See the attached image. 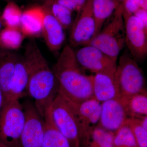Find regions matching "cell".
<instances>
[{
  "instance_id": "6da1fadb",
  "label": "cell",
  "mask_w": 147,
  "mask_h": 147,
  "mask_svg": "<svg viewBox=\"0 0 147 147\" xmlns=\"http://www.w3.org/2000/svg\"><path fill=\"white\" fill-rule=\"evenodd\" d=\"M24 57L28 72V94L34 99L36 108L44 119L59 94L57 81L34 40L27 44Z\"/></svg>"
},
{
  "instance_id": "7a4b0ae2",
  "label": "cell",
  "mask_w": 147,
  "mask_h": 147,
  "mask_svg": "<svg viewBox=\"0 0 147 147\" xmlns=\"http://www.w3.org/2000/svg\"><path fill=\"white\" fill-rule=\"evenodd\" d=\"M59 94L67 102L79 103L94 98L93 75H88L76 60L70 45L65 46L53 69Z\"/></svg>"
},
{
  "instance_id": "3957f363",
  "label": "cell",
  "mask_w": 147,
  "mask_h": 147,
  "mask_svg": "<svg viewBox=\"0 0 147 147\" xmlns=\"http://www.w3.org/2000/svg\"><path fill=\"white\" fill-rule=\"evenodd\" d=\"M106 21L88 45L97 47L117 62L125 45L124 22L121 3Z\"/></svg>"
},
{
  "instance_id": "277c9868",
  "label": "cell",
  "mask_w": 147,
  "mask_h": 147,
  "mask_svg": "<svg viewBox=\"0 0 147 147\" xmlns=\"http://www.w3.org/2000/svg\"><path fill=\"white\" fill-rule=\"evenodd\" d=\"M115 76L121 97L147 91L142 69L129 52H125L120 57Z\"/></svg>"
},
{
  "instance_id": "5b68a950",
  "label": "cell",
  "mask_w": 147,
  "mask_h": 147,
  "mask_svg": "<svg viewBox=\"0 0 147 147\" xmlns=\"http://www.w3.org/2000/svg\"><path fill=\"white\" fill-rule=\"evenodd\" d=\"M26 115L20 100L6 102L0 114V142L9 147H18Z\"/></svg>"
},
{
  "instance_id": "8992f818",
  "label": "cell",
  "mask_w": 147,
  "mask_h": 147,
  "mask_svg": "<svg viewBox=\"0 0 147 147\" xmlns=\"http://www.w3.org/2000/svg\"><path fill=\"white\" fill-rule=\"evenodd\" d=\"M55 125L72 147H79L80 134L78 121L71 105L59 94L50 108Z\"/></svg>"
},
{
  "instance_id": "52a82bcc",
  "label": "cell",
  "mask_w": 147,
  "mask_h": 147,
  "mask_svg": "<svg viewBox=\"0 0 147 147\" xmlns=\"http://www.w3.org/2000/svg\"><path fill=\"white\" fill-rule=\"evenodd\" d=\"M93 0H86L78 12L70 28V46L81 47L88 45L96 35V24L92 8Z\"/></svg>"
},
{
  "instance_id": "ba28073f",
  "label": "cell",
  "mask_w": 147,
  "mask_h": 147,
  "mask_svg": "<svg viewBox=\"0 0 147 147\" xmlns=\"http://www.w3.org/2000/svg\"><path fill=\"white\" fill-rule=\"evenodd\" d=\"M125 45L137 62L144 61L147 55V30L134 15L123 14Z\"/></svg>"
},
{
  "instance_id": "9c48e42d",
  "label": "cell",
  "mask_w": 147,
  "mask_h": 147,
  "mask_svg": "<svg viewBox=\"0 0 147 147\" xmlns=\"http://www.w3.org/2000/svg\"><path fill=\"white\" fill-rule=\"evenodd\" d=\"M24 106L26 121L18 147H41L44 135V119L34 104L28 101Z\"/></svg>"
},
{
  "instance_id": "30bf717a",
  "label": "cell",
  "mask_w": 147,
  "mask_h": 147,
  "mask_svg": "<svg viewBox=\"0 0 147 147\" xmlns=\"http://www.w3.org/2000/svg\"><path fill=\"white\" fill-rule=\"evenodd\" d=\"M76 60L84 70L92 73L115 72L117 62L97 47L88 45L74 50Z\"/></svg>"
},
{
  "instance_id": "8fae6325",
  "label": "cell",
  "mask_w": 147,
  "mask_h": 147,
  "mask_svg": "<svg viewBox=\"0 0 147 147\" xmlns=\"http://www.w3.org/2000/svg\"><path fill=\"white\" fill-rule=\"evenodd\" d=\"M68 102L76 115L80 138L84 137L87 140L93 130L98 126L101 102L94 98H90L79 103Z\"/></svg>"
},
{
  "instance_id": "7c38bea8",
  "label": "cell",
  "mask_w": 147,
  "mask_h": 147,
  "mask_svg": "<svg viewBox=\"0 0 147 147\" xmlns=\"http://www.w3.org/2000/svg\"><path fill=\"white\" fill-rule=\"evenodd\" d=\"M128 118L120 98L101 102L98 126L115 133Z\"/></svg>"
},
{
  "instance_id": "4fadbf2b",
  "label": "cell",
  "mask_w": 147,
  "mask_h": 147,
  "mask_svg": "<svg viewBox=\"0 0 147 147\" xmlns=\"http://www.w3.org/2000/svg\"><path fill=\"white\" fill-rule=\"evenodd\" d=\"M52 4L42 5L44 10L42 35L48 49L52 52H56L63 46L65 39V30L52 13Z\"/></svg>"
},
{
  "instance_id": "5bb4252c",
  "label": "cell",
  "mask_w": 147,
  "mask_h": 147,
  "mask_svg": "<svg viewBox=\"0 0 147 147\" xmlns=\"http://www.w3.org/2000/svg\"><path fill=\"white\" fill-rule=\"evenodd\" d=\"M115 72H100L93 74L94 98L102 102L121 97Z\"/></svg>"
},
{
  "instance_id": "9a60e30c",
  "label": "cell",
  "mask_w": 147,
  "mask_h": 147,
  "mask_svg": "<svg viewBox=\"0 0 147 147\" xmlns=\"http://www.w3.org/2000/svg\"><path fill=\"white\" fill-rule=\"evenodd\" d=\"M44 17V9L39 5L23 11L20 29L24 36L35 37L42 34Z\"/></svg>"
},
{
  "instance_id": "2e32d148",
  "label": "cell",
  "mask_w": 147,
  "mask_h": 147,
  "mask_svg": "<svg viewBox=\"0 0 147 147\" xmlns=\"http://www.w3.org/2000/svg\"><path fill=\"white\" fill-rule=\"evenodd\" d=\"M28 72L24 57L18 56L10 91L6 102L19 100L28 94Z\"/></svg>"
},
{
  "instance_id": "e0dca14e",
  "label": "cell",
  "mask_w": 147,
  "mask_h": 147,
  "mask_svg": "<svg viewBox=\"0 0 147 147\" xmlns=\"http://www.w3.org/2000/svg\"><path fill=\"white\" fill-rule=\"evenodd\" d=\"M44 135L41 147H72L54 123L50 109L44 118Z\"/></svg>"
},
{
  "instance_id": "ac0fdd59",
  "label": "cell",
  "mask_w": 147,
  "mask_h": 147,
  "mask_svg": "<svg viewBox=\"0 0 147 147\" xmlns=\"http://www.w3.org/2000/svg\"><path fill=\"white\" fill-rule=\"evenodd\" d=\"M120 99L128 118L139 119L147 116V91Z\"/></svg>"
},
{
  "instance_id": "d6986e66",
  "label": "cell",
  "mask_w": 147,
  "mask_h": 147,
  "mask_svg": "<svg viewBox=\"0 0 147 147\" xmlns=\"http://www.w3.org/2000/svg\"><path fill=\"white\" fill-rule=\"evenodd\" d=\"M120 4V2L116 0H93L92 8L95 21L96 35Z\"/></svg>"
},
{
  "instance_id": "ffe728a7",
  "label": "cell",
  "mask_w": 147,
  "mask_h": 147,
  "mask_svg": "<svg viewBox=\"0 0 147 147\" xmlns=\"http://www.w3.org/2000/svg\"><path fill=\"white\" fill-rule=\"evenodd\" d=\"M0 63V90L3 92L5 101L10 91L18 55L7 53Z\"/></svg>"
},
{
  "instance_id": "44dd1931",
  "label": "cell",
  "mask_w": 147,
  "mask_h": 147,
  "mask_svg": "<svg viewBox=\"0 0 147 147\" xmlns=\"http://www.w3.org/2000/svg\"><path fill=\"white\" fill-rule=\"evenodd\" d=\"M24 37L20 28L7 27L1 33L0 41L7 49L16 50L21 47Z\"/></svg>"
},
{
  "instance_id": "7402d4cb",
  "label": "cell",
  "mask_w": 147,
  "mask_h": 147,
  "mask_svg": "<svg viewBox=\"0 0 147 147\" xmlns=\"http://www.w3.org/2000/svg\"><path fill=\"white\" fill-rule=\"evenodd\" d=\"M114 133L97 126L87 139L88 147H113Z\"/></svg>"
},
{
  "instance_id": "603a6c76",
  "label": "cell",
  "mask_w": 147,
  "mask_h": 147,
  "mask_svg": "<svg viewBox=\"0 0 147 147\" xmlns=\"http://www.w3.org/2000/svg\"><path fill=\"white\" fill-rule=\"evenodd\" d=\"M113 147H138L132 131L126 123L114 133Z\"/></svg>"
},
{
  "instance_id": "cb8c5ba5",
  "label": "cell",
  "mask_w": 147,
  "mask_h": 147,
  "mask_svg": "<svg viewBox=\"0 0 147 147\" xmlns=\"http://www.w3.org/2000/svg\"><path fill=\"white\" fill-rule=\"evenodd\" d=\"M23 11L13 1L8 2L3 12L2 17L8 28H20Z\"/></svg>"
},
{
  "instance_id": "d4e9b609",
  "label": "cell",
  "mask_w": 147,
  "mask_h": 147,
  "mask_svg": "<svg viewBox=\"0 0 147 147\" xmlns=\"http://www.w3.org/2000/svg\"><path fill=\"white\" fill-rule=\"evenodd\" d=\"M52 13L65 30L70 29L73 24L72 11L54 1L51 6Z\"/></svg>"
},
{
  "instance_id": "484cf974",
  "label": "cell",
  "mask_w": 147,
  "mask_h": 147,
  "mask_svg": "<svg viewBox=\"0 0 147 147\" xmlns=\"http://www.w3.org/2000/svg\"><path fill=\"white\" fill-rule=\"evenodd\" d=\"M130 127L138 147H147V130L140 124L138 119L129 118L125 122Z\"/></svg>"
},
{
  "instance_id": "4316f807",
  "label": "cell",
  "mask_w": 147,
  "mask_h": 147,
  "mask_svg": "<svg viewBox=\"0 0 147 147\" xmlns=\"http://www.w3.org/2000/svg\"><path fill=\"white\" fill-rule=\"evenodd\" d=\"M140 0H124L121 3L123 13L127 15H134L140 7Z\"/></svg>"
},
{
  "instance_id": "83f0119b",
  "label": "cell",
  "mask_w": 147,
  "mask_h": 147,
  "mask_svg": "<svg viewBox=\"0 0 147 147\" xmlns=\"http://www.w3.org/2000/svg\"><path fill=\"white\" fill-rule=\"evenodd\" d=\"M134 15L139 20L143 26L147 30V10L139 8Z\"/></svg>"
},
{
  "instance_id": "f1b7e54d",
  "label": "cell",
  "mask_w": 147,
  "mask_h": 147,
  "mask_svg": "<svg viewBox=\"0 0 147 147\" xmlns=\"http://www.w3.org/2000/svg\"><path fill=\"white\" fill-rule=\"evenodd\" d=\"M56 2L60 5L64 7L71 11H76L78 12V9L76 5L72 0H55Z\"/></svg>"
},
{
  "instance_id": "f546056e",
  "label": "cell",
  "mask_w": 147,
  "mask_h": 147,
  "mask_svg": "<svg viewBox=\"0 0 147 147\" xmlns=\"http://www.w3.org/2000/svg\"><path fill=\"white\" fill-rule=\"evenodd\" d=\"M72 1L77 7L78 9L77 12H79L82 9V7H84L85 3L86 1V0H72Z\"/></svg>"
},
{
  "instance_id": "4dcf8cb0",
  "label": "cell",
  "mask_w": 147,
  "mask_h": 147,
  "mask_svg": "<svg viewBox=\"0 0 147 147\" xmlns=\"http://www.w3.org/2000/svg\"><path fill=\"white\" fill-rule=\"evenodd\" d=\"M5 102V98L3 92L0 90V114Z\"/></svg>"
},
{
  "instance_id": "1f68e13d",
  "label": "cell",
  "mask_w": 147,
  "mask_h": 147,
  "mask_svg": "<svg viewBox=\"0 0 147 147\" xmlns=\"http://www.w3.org/2000/svg\"><path fill=\"white\" fill-rule=\"evenodd\" d=\"M139 120L140 124L145 129L147 130V116L137 119Z\"/></svg>"
},
{
  "instance_id": "d6a6232c",
  "label": "cell",
  "mask_w": 147,
  "mask_h": 147,
  "mask_svg": "<svg viewBox=\"0 0 147 147\" xmlns=\"http://www.w3.org/2000/svg\"><path fill=\"white\" fill-rule=\"evenodd\" d=\"M140 8L147 10V0H140Z\"/></svg>"
},
{
  "instance_id": "836d02e7",
  "label": "cell",
  "mask_w": 147,
  "mask_h": 147,
  "mask_svg": "<svg viewBox=\"0 0 147 147\" xmlns=\"http://www.w3.org/2000/svg\"><path fill=\"white\" fill-rule=\"evenodd\" d=\"M40 3L41 5L51 3H53L55 0H34Z\"/></svg>"
},
{
  "instance_id": "e575fe53",
  "label": "cell",
  "mask_w": 147,
  "mask_h": 147,
  "mask_svg": "<svg viewBox=\"0 0 147 147\" xmlns=\"http://www.w3.org/2000/svg\"><path fill=\"white\" fill-rule=\"evenodd\" d=\"M0 147H9L8 146L4 144L2 142H0Z\"/></svg>"
},
{
  "instance_id": "d590c367",
  "label": "cell",
  "mask_w": 147,
  "mask_h": 147,
  "mask_svg": "<svg viewBox=\"0 0 147 147\" xmlns=\"http://www.w3.org/2000/svg\"><path fill=\"white\" fill-rule=\"evenodd\" d=\"M2 26V23L1 21H0V30Z\"/></svg>"
},
{
  "instance_id": "8d00e7d4",
  "label": "cell",
  "mask_w": 147,
  "mask_h": 147,
  "mask_svg": "<svg viewBox=\"0 0 147 147\" xmlns=\"http://www.w3.org/2000/svg\"><path fill=\"white\" fill-rule=\"evenodd\" d=\"M116 1H118L119 2H122L123 1H124V0H116Z\"/></svg>"
},
{
  "instance_id": "74e56055",
  "label": "cell",
  "mask_w": 147,
  "mask_h": 147,
  "mask_svg": "<svg viewBox=\"0 0 147 147\" xmlns=\"http://www.w3.org/2000/svg\"><path fill=\"white\" fill-rule=\"evenodd\" d=\"M6 1H7L8 2H9L12 1V0H6Z\"/></svg>"
}]
</instances>
